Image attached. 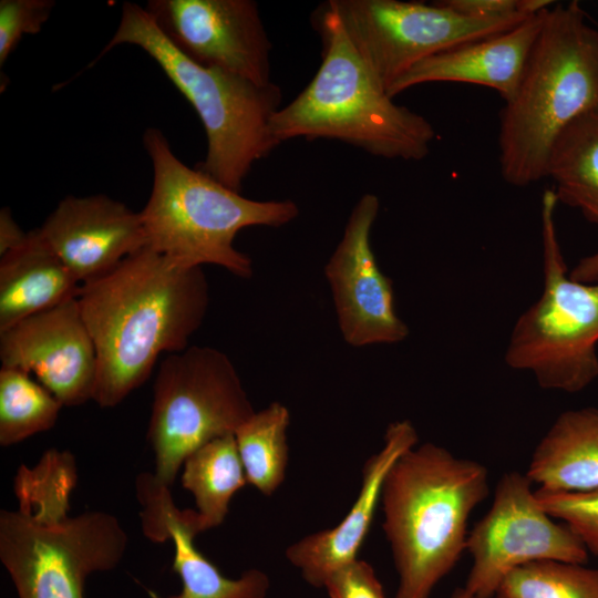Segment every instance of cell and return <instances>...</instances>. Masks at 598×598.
Segmentation results:
<instances>
[{
  "label": "cell",
  "instance_id": "f546056e",
  "mask_svg": "<svg viewBox=\"0 0 598 598\" xmlns=\"http://www.w3.org/2000/svg\"><path fill=\"white\" fill-rule=\"evenodd\" d=\"M569 276L580 282H598V251L580 259L569 271Z\"/></svg>",
  "mask_w": 598,
  "mask_h": 598
},
{
  "label": "cell",
  "instance_id": "9a60e30c",
  "mask_svg": "<svg viewBox=\"0 0 598 598\" xmlns=\"http://www.w3.org/2000/svg\"><path fill=\"white\" fill-rule=\"evenodd\" d=\"M37 229L82 285L147 247L140 213L103 194L64 197Z\"/></svg>",
  "mask_w": 598,
  "mask_h": 598
},
{
  "label": "cell",
  "instance_id": "6da1fadb",
  "mask_svg": "<svg viewBox=\"0 0 598 598\" xmlns=\"http://www.w3.org/2000/svg\"><path fill=\"white\" fill-rule=\"evenodd\" d=\"M78 301L97 355L92 400L113 408L148 379L161 354L187 348L209 287L202 267L145 247L83 283Z\"/></svg>",
  "mask_w": 598,
  "mask_h": 598
},
{
  "label": "cell",
  "instance_id": "30bf717a",
  "mask_svg": "<svg viewBox=\"0 0 598 598\" xmlns=\"http://www.w3.org/2000/svg\"><path fill=\"white\" fill-rule=\"evenodd\" d=\"M328 4L337 13L361 60L386 92L396 79L420 61L502 33L529 18H472L440 1L330 0Z\"/></svg>",
  "mask_w": 598,
  "mask_h": 598
},
{
  "label": "cell",
  "instance_id": "603a6c76",
  "mask_svg": "<svg viewBox=\"0 0 598 598\" xmlns=\"http://www.w3.org/2000/svg\"><path fill=\"white\" fill-rule=\"evenodd\" d=\"M288 409L274 402L255 412L234 433L247 482L270 496L283 482L288 464Z\"/></svg>",
  "mask_w": 598,
  "mask_h": 598
},
{
  "label": "cell",
  "instance_id": "7c38bea8",
  "mask_svg": "<svg viewBox=\"0 0 598 598\" xmlns=\"http://www.w3.org/2000/svg\"><path fill=\"white\" fill-rule=\"evenodd\" d=\"M379 209L375 195L359 198L324 266L341 336L355 348L399 343L409 336L395 311L392 281L380 269L371 246Z\"/></svg>",
  "mask_w": 598,
  "mask_h": 598
},
{
  "label": "cell",
  "instance_id": "8992f818",
  "mask_svg": "<svg viewBox=\"0 0 598 598\" xmlns=\"http://www.w3.org/2000/svg\"><path fill=\"white\" fill-rule=\"evenodd\" d=\"M143 143L153 168L151 195L140 212L147 247L182 266L216 265L249 278L252 261L235 248L236 235L252 226L281 227L299 215L290 199H250L188 167L158 128H146Z\"/></svg>",
  "mask_w": 598,
  "mask_h": 598
},
{
  "label": "cell",
  "instance_id": "277c9868",
  "mask_svg": "<svg viewBox=\"0 0 598 598\" xmlns=\"http://www.w3.org/2000/svg\"><path fill=\"white\" fill-rule=\"evenodd\" d=\"M315 22L322 42L321 64L309 84L274 115L275 140H337L378 157L424 158L435 138L432 124L393 101L328 2Z\"/></svg>",
  "mask_w": 598,
  "mask_h": 598
},
{
  "label": "cell",
  "instance_id": "d4e9b609",
  "mask_svg": "<svg viewBox=\"0 0 598 598\" xmlns=\"http://www.w3.org/2000/svg\"><path fill=\"white\" fill-rule=\"evenodd\" d=\"M494 598H598V569L558 560L530 563L511 571Z\"/></svg>",
  "mask_w": 598,
  "mask_h": 598
},
{
  "label": "cell",
  "instance_id": "7a4b0ae2",
  "mask_svg": "<svg viewBox=\"0 0 598 598\" xmlns=\"http://www.w3.org/2000/svg\"><path fill=\"white\" fill-rule=\"evenodd\" d=\"M76 481L72 453L54 448L14 476L18 506L0 513V560L19 598H84L87 576L124 556L128 538L115 516L70 515Z\"/></svg>",
  "mask_w": 598,
  "mask_h": 598
},
{
  "label": "cell",
  "instance_id": "d6986e66",
  "mask_svg": "<svg viewBox=\"0 0 598 598\" xmlns=\"http://www.w3.org/2000/svg\"><path fill=\"white\" fill-rule=\"evenodd\" d=\"M82 283L38 229L0 259V332L79 296Z\"/></svg>",
  "mask_w": 598,
  "mask_h": 598
},
{
  "label": "cell",
  "instance_id": "e0dca14e",
  "mask_svg": "<svg viewBox=\"0 0 598 598\" xmlns=\"http://www.w3.org/2000/svg\"><path fill=\"white\" fill-rule=\"evenodd\" d=\"M417 440L409 420L390 423L382 448L363 465L361 489L348 514L334 527L308 535L287 548V559L309 585L323 587L333 571L358 558L390 468Z\"/></svg>",
  "mask_w": 598,
  "mask_h": 598
},
{
  "label": "cell",
  "instance_id": "f1b7e54d",
  "mask_svg": "<svg viewBox=\"0 0 598 598\" xmlns=\"http://www.w3.org/2000/svg\"><path fill=\"white\" fill-rule=\"evenodd\" d=\"M29 233H24L14 220L11 210L3 207L0 210V256L23 245Z\"/></svg>",
  "mask_w": 598,
  "mask_h": 598
},
{
  "label": "cell",
  "instance_id": "4316f807",
  "mask_svg": "<svg viewBox=\"0 0 598 598\" xmlns=\"http://www.w3.org/2000/svg\"><path fill=\"white\" fill-rule=\"evenodd\" d=\"M55 6L53 0L0 1V65L27 34L39 33Z\"/></svg>",
  "mask_w": 598,
  "mask_h": 598
},
{
  "label": "cell",
  "instance_id": "ffe728a7",
  "mask_svg": "<svg viewBox=\"0 0 598 598\" xmlns=\"http://www.w3.org/2000/svg\"><path fill=\"white\" fill-rule=\"evenodd\" d=\"M526 475L545 491L598 489V408L559 414L536 445Z\"/></svg>",
  "mask_w": 598,
  "mask_h": 598
},
{
  "label": "cell",
  "instance_id": "ba28073f",
  "mask_svg": "<svg viewBox=\"0 0 598 598\" xmlns=\"http://www.w3.org/2000/svg\"><path fill=\"white\" fill-rule=\"evenodd\" d=\"M553 188L542 196L544 288L516 320L506 364L530 372L545 390L576 393L598 378V282L569 276L555 221Z\"/></svg>",
  "mask_w": 598,
  "mask_h": 598
},
{
  "label": "cell",
  "instance_id": "5b68a950",
  "mask_svg": "<svg viewBox=\"0 0 598 598\" xmlns=\"http://www.w3.org/2000/svg\"><path fill=\"white\" fill-rule=\"evenodd\" d=\"M598 104V30L577 1L546 10L514 95L499 118L504 181L525 187L546 178L551 146L579 115Z\"/></svg>",
  "mask_w": 598,
  "mask_h": 598
},
{
  "label": "cell",
  "instance_id": "3957f363",
  "mask_svg": "<svg viewBox=\"0 0 598 598\" xmlns=\"http://www.w3.org/2000/svg\"><path fill=\"white\" fill-rule=\"evenodd\" d=\"M488 494L485 465L434 443L396 460L381 494L399 576L395 598H430L466 550L468 518Z\"/></svg>",
  "mask_w": 598,
  "mask_h": 598
},
{
  "label": "cell",
  "instance_id": "4fadbf2b",
  "mask_svg": "<svg viewBox=\"0 0 598 598\" xmlns=\"http://www.w3.org/2000/svg\"><path fill=\"white\" fill-rule=\"evenodd\" d=\"M157 27L183 54L256 84L270 80L271 42L252 0H150Z\"/></svg>",
  "mask_w": 598,
  "mask_h": 598
},
{
  "label": "cell",
  "instance_id": "ac0fdd59",
  "mask_svg": "<svg viewBox=\"0 0 598 598\" xmlns=\"http://www.w3.org/2000/svg\"><path fill=\"white\" fill-rule=\"evenodd\" d=\"M545 12L502 33L420 61L390 85L388 94L394 97L412 86L431 82H456L491 87L508 101L519 84Z\"/></svg>",
  "mask_w": 598,
  "mask_h": 598
},
{
  "label": "cell",
  "instance_id": "52a82bcc",
  "mask_svg": "<svg viewBox=\"0 0 598 598\" xmlns=\"http://www.w3.org/2000/svg\"><path fill=\"white\" fill-rule=\"evenodd\" d=\"M122 44L147 53L196 111L206 133L207 152L195 167L239 192L252 165L280 145L270 130L282 100L280 87L196 63L175 48L145 7L136 3L122 6L117 29L96 60Z\"/></svg>",
  "mask_w": 598,
  "mask_h": 598
},
{
  "label": "cell",
  "instance_id": "44dd1931",
  "mask_svg": "<svg viewBox=\"0 0 598 598\" xmlns=\"http://www.w3.org/2000/svg\"><path fill=\"white\" fill-rule=\"evenodd\" d=\"M558 203L598 225V104L568 124L555 140L546 168Z\"/></svg>",
  "mask_w": 598,
  "mask_h": 598
},
{
  "label": "cell",
  "instance_id": "2e32d148",
  "mask_svg": "<svg viewBox=\"0 0 598 598\" xmlns=\"http://www.w3.org/2000/svg\"><path fill=\"white\" fill-rule=\"evenodd\" d=\"M136 493L145 536L156 543L171 539L174 545L173 569L181 578L182 590L167 598L266 597L270 581L265 573L249 569L236 579L225 577L196 548L194 538L203 532L197 513L179 509L168 486L143 473L136 478Z\"/></svg>",
  "mask_w": 598,
  "mask_h": 598
},
{
  "label": "cell",
  "instance_id": "484cf974",
  "mask_svg": "<svg viewBox=\"0 0 598 598\" xmlns=\"http://www.w3.org/2000/svg\"><path fill=\"white\" fill-rule=\"evenodd\" d=\"M540 506L566 524L588 553L598 556V489L589 492H550L535 489Z\"/></svg>",
  "mask_w": 598,
  "mask_h": 598
},
{
  "label": "cell",
  "instance_id": "9c48e42d",
  "mask_svg": "<svg viewBox=\"0 0 598 598\" xmlns=\"http://www.w3.org/2000/svg\"><path fill=\"white\" fill-rule=\"evenodd\" d=\"M255 412L226 353L193 346L168 354L153 386L147 430L153 475L171 487L189 454L213 439L234 434Z\"/></svg>",
  "mask_w": 598,
  "mask_h": 598
},
{
  "label": "cell",
  "instance_id": "4dcf8cb0",
  "mask_svg": "<svg viewBox=\"0 0 598 598\" xmlns=\"http://www.w3.org/2000/svg\"><path fill=\"white\" fill-rule=\"evenodd\" d=\"M450 598H474L464 587L456 588Z\"/></svg>",
  "mask_w": 598,
  "mask_h": 598
},
{
  "label": "cell",
  "instance_id": "83f0119b",
  "mask_svg": "<svg viewBox=\"0 0 598 598\" xmlns=\"http://www.w3.org/2000/svg\"><path fill=\"white\" fill-rule=\"evenodd\" d=\"M323 588L330 598H385L373 567L358 558L333 571Z\"/></svg>",
  "mask_w": 598,
  "mask_h": 598
},
{
  "label": "cell",
  "instance_id": "7402d4cb",
  "mask_svg": "<svg viewBox=\"0 0 598 598\" xmlns=\"http://www.w3.org/2000/svg\"><path fill=\"white\" fill-rule=\"evenodd\" d=\"M181 481L194 495L203 532L220 525L231 497L248 483L235 435L213 439L189 454Z\"/></svg>",
  "mask_w": 598,
  "mask_h": 598
},
{
  "label": "cell",
  "instance_id": "5bb4252c",
  "mask_svg": "<svg viewBox=\"0 0 598 598\" xmlns=\"http://www.w3.org/2000/svg\"><path fill=\"white\" fill-rule=\"evenodd\" d=\"M0 360L1 367L34 374L63 406L93 398L97 355L78 297L0 332Z\"/></svg>",
  "mask_w": 598,
  "mask_h": 598
},
{
  "label": "cell",
  "instance_id": "cb8c5ba5",
  "mask_svg": "<svg viewBox=\"0 0 598 598\" xmlns=\"http://www.w3.org/2000/svg\"><path fill=\"white\" fill-rule=\"evenodd\" d=\"M62 403L31 374L19 369L0 370V444L9 446L50 430Z\"/></svg>",
  "mask_w": 598,
  "mask_h": 598
},
{
  "label": "cell",
  "instance_id": "8fae6325",
  "mask_svg": "<svg viewBox=\"0 0 598 598\" xmlns=\"http://www.w3.org/2000/svg\"><path fill=\"white\" fill-rule=\"evenodd\" d=\"M533 482L517 471L498 480L488 512L468 532L473 563L464 588L474 598H494L514 569L536 561L587 564L576 534L540 506Z\"/></svg>",
  "mask_w": 598,
  "mask_h": 598
}]
</instances>
